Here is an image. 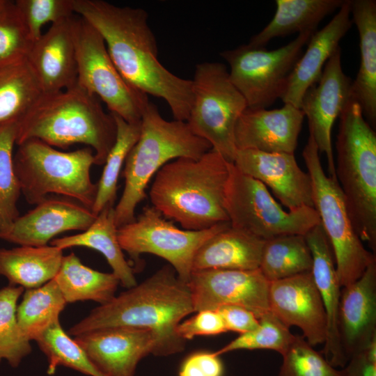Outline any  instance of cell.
Returning <instances> with one entry per match:
<instances>
[{
  "mask_svg": "<svg viewBox=\"0 0 376 376\" xmlns=\"http://www.w3.org/2000/svg\"><path fill=\"white\" fill-rule=\"evenodd\" d=\"M195 312L191 292L169 264L132 288L100 305L68 331L77 336L93 330L127 327L151 330L156 338L152 354L167 357L184 351L186 340L178 324Z\"/></svg>",
  "mask_w": 376,
  "mask_h": 376,
  "instance_id": "cell-2",
  "label": "cell"
},
{
  "mask_svg": "<svg viewBox=\"0 0 376 376\" xmlns=\"http://www.w3.org/2000/svg\"><path fill=\"white\" fill-rule=\"evenodd\" d=\"M211 149L186 121L165 120L150 101L141 117L139 137L124 164V189L114 207L116 226L134 221L136 206L146 198L148 183L162 166L180 157L198 159Z\"/></svg>",
  "mask_w": 376,
  "mask_h": 376,
  "instance_id": "cell-5",
  "label": "cell"
},
{
  "mask_svg": "<svg viewBox=\"0 0 376 376\" xmlns=\"http://www.w3.org/2000/svg\"><path fill=\"white\" fill-rule=\"evenodd\" d=\"M313 33H299L286 45L272 51L246 44L220 53L230 66V81L245 99L247 108L266 109L282 97L303 47Z\"/></svg>",
  "mask_w": 376,
  "mask_h": 376,
  "instance_id": "cell-13",
  "label": "cell"
},
{
  "mask_svg": "<svg viewBox=\"0 0 376 376\" xmlns=\"http://www.w3.org/2000/svg\"><path fill=\"white\" fill-rule=\"evenodd\" d=\"M281 356L278 376H345L342 370L333 366L303 336L295 335Z\"/></svg>",
  "mask_w": 376,
  "mask_h": 376,
  "instance_id": "cell-39",
  "label": "cell"
},
{
  "mask_svg": "<svg viewBox=\"0 0 376 376\" xmlns=\"http://www.w3.org/2000/svg\"><path fill=\"white\" fill-rule=\"evenodd\" d=\"M67 304L54 279L40 287L26 289L17 308V322L23 335L30 341L35 340L59 320Z\"/></svg>",
  "mask_w": 376,
  "mask_h": 376,
  "instance_id": "cell-33",
  "label": "cell"
},
{
  "mask_svg": "<svg viewBox=\"0 0 376 376\" xmlns=\"http://www.w3.org/2000/svg\"><path fill=\"white\" fill-rule=\"evenodd\" d=\"M96 217L91 209L73 199L47 196L19 216L0 238L20 246H45L63 232L86 230Z\"/></svg>",
  "mask_w": 376,
  "mask_h": 376,
  "instance_id": "cell-19",
  "label": "cell"
},
{
  "mask_svg": "<svg viewBox=\"0 0 376 376\" xmlns=\"http://www.w3.org/2000/svg\"><path fill=\"white\" fill-rule=\"evenodd\" d=\"M73 34L77 84L103 102L110 113L129 123H138L150 100L132 86L113 62L100 34L75 15Z\"/></svg>",
  "mask_w": 376,
  "mask_h": 376,
  "instance_id": "cell-11",
  "label": "cell"
},
{
  "mask_svg": "<svg viewBox=\"0 0 376 376\" xmlns=\"http://www.w3.org/2000/svg\"><path fill=\"white\" fill-rule=\"evenodd\" d=\"M352 22L359 35L360 66L352 82V97L372 128L376 125V1L351 0Z\"/></svg>",
  "mask_w": 376,
  "mask_h": 376,
  "instance_id": "cell-25",
  "label": "cell"
},
{
  "mask_svg": "<svg viewBox=\"0 0 376 376\" xmlns=\"http://www.w3.org/2000/svg\"><path fill=\"white\" fill-rule=\"evenodd\" d=\"M74 16L51 24L33 42L26 58L44 93L63 91L77 83Z\"/></svg>",
  "mask_w": 376,
  "mask_h": 376,
  "instance_id": "cell-21",
  "label": "cell"
},
{
  "mask_svg": "<svg viewBox=\"0 0 376 376\" xmlns=\"http://www.w3.org/2000/svg\"><path fill=\"white\" fill-rule=\"evenodd\" d=\"M33 44L15 2L7 1L0 11V68L26 59Z\"/></svg>",
  "mask_w": 376,
  "mask_h": 376,
  "instance_id": "cell-40",
  "label": "cell"
},
{
  "mask_svg": "<svg viewBox=\"0 0 376 376\" xmlns=\"http://www.w3.org/2000/svg\"><path fill=\"white\" fill-rule=\"evenodd\" d=\"M230 163L212 149L198 159L169 162L151 185L152 206L185 230H201L229 221L224 201Z\"/></svg>",
  "mask_w": 376,
  "mask_h": 376,
  "instance_id": "cell-3",
  "label": "cell"
},
{
  "mask_svg": "<svg viewBox=\"0 0 376 376\" xmlns=\"http://www.w3.org/2000/svg\"><path fill=\"white\" fill-rule=\"evenodd\" d=\"M230 226L226 221L201 230L181 229L147 205L134 221L118 228L117 234L120 246L129 255L135 272L140 267V256L150 253L166 260L178 276L188 283L198 248Z\"/></svg>",
  "mask_w": 376,
  "mask_h": 376,
  "instance_id": "cell-12",
  "label": "cell"
},
{
  "mask_svg": "<svg viewBox=\"0 0 376 376\" xmlns=\"http://www.w3.org/2000/svg\"><path fill=\"white\" fill-rule=\"evenodd\" d=\"M17 10L33 42L42 36V28L75 15L73 0H17Z\"/></svg>",
  "mask_w": 376,
  "mask_h": 376,
  "instance_id": "cell-41",
  "label": "cell"
},
{
  "mask_svg": "<svg viewBox=\"0 0 376 376\" xmlns=\"http://www.w3.org/2000/svg\"><path fill=\"white\" fill-rule=\"evenodd\" d=\"M19 122L0 125V237L19 216L17 202L20 187L13 166Z\"/></svg>",
  "mask_w": 376,
  "mask_h": 376,
  "instance_id": "cell-36",
  "label": "cell"
},
{
  "mask_svg": "<svg viewBox=\"0 0 376 376\" xmlns=\"http://www.w3.org/2000/svg\"><path fill=\"white\" fill-rule=\"evenodd\" d=\"M17 146L14 171L28 203L37 205L55 194L92 209L97 187L91 179L95 155L90 147L62 152L37 139Z\"/></svg>",
  "mask_w": 376,
  "mask_h": 376,
  "instance_id": "cell-7",
  "label": "cell"
},
{
  "mask_svg": "<svg viewBox=\"0 0 376 376\" xmlns=\"http://www.w3.org/2000/svg\"><path fill=\"white\" fill-rule=\"evenodd\" d=\"M341 370L345 376H376V337L352 356Z\"/></svg>",
  "mask_w": 376,
  "mask_h": 376,
  "instance_id": "cell-45",
  "label": "cell"
},
{
  "mask_svg": "<svg viewBox=\"0 0 376 376\" xmlns=\"http://www.w3.org/2000/svg\"><path fill=\"white\" fill-rule=\"evenodd\" d=\"M67 303L93 301L104 304L115 296L118 279L113 273L95 270L84 265L74 253L63 256L53 279Z\"/></svg>",
  "mask_w": 376,
  "mask_h": 376,
  "instance_id": "cell-30",
  "label": "cell"
},
{
  "mask_svg": "<svg viewBox=\"0 0 376 376\" xmlns=\"http://www.w3.org/2000/svg\"><path fill=\"white\" fill-rule=\"evenodd\" d=\"M224 365L214 352L201 351L188 356L182 362L179 376H223Z\"/></svg>",
  "mask_w": 376,
  "mask_h": 376,
  "instance_id": "cell-43",
  "label": "cell"
},
{
  "mask_svg": "<svg viewBox=\"0 0 376 376\" xmlns=\"http://www.w3.org/2000/svg\"><path fill=\"white\" fill-rule=\"evenodd\" d=\"M302 156L311 179L313 208L331 244L340 285L345 287L359 279L376 256L357 234L338 182L326 175L311 133Z\"/></svg>",
  "mask_w": 376,
  "mask_h": 376,
  "instance_id": "cell-8",
  "label": "cell"
},
{
  "mask_svg": "<svg viewBox=\"0 0 376 376\" xmlns=\"http://www.w3.org/2000/svg\"><path fill=\"white\" fill-rule=\"evenodd\" d=\"M113 115L117 127L116 139L107 157L102 173L97 183L96 197L91 209L96 215L107 205H114L122 167L141 132V121L129 123L116 114Z\"/></svg>",
  "mask_w": 376,
  "mask_h": 376,
  "instance_id": "cell-34",
  "label": "cell"
},
{
  "mask_svg": "<svg viewBox=\"0 0 376 376\" xmlns=\"http://www.w3.org/2000/svg\"><path fill=\"white\" fill-rule=\"evenodd\" d=\"M192 102L187 123L191 132L206 140L228 162H234L235 127L247 108L245 99L231 82L226 66L219 62L196 65Z\"/></svg>",
  "mask_w": 376,
  "mask_h": 376,
  "instance_id": "cell-9",
  "label": "cell"
},
{
  "mask_svg": "<svg viewBox=\"0 0 376 376\" xmlns=\"http://www.w3.org/2000/svg\"><path fill=\"white\" fill-rule=\"evenodd\" d=\"M221 315L228 331L242 334L256 329L259 319L251 311L239 306L226 305L215 310Z\"/></svg>",
  "mask_w": 376,
  "mask_h": 376,
  "instance_id": "cell-44",
  "label": "cell"
},
{
  "mask_svg": "<svg viewBox=\"0 0 376 376\" xmlns=\"http://www.w3.org/2000/svg\"><path fill=\"white\" fill-rule=\"evenodd\" d=\"M340 117L336 175L352 226L376 252V134L350 100Z\"/></svg>",
  "mask_w": 376,
  "mask_h": 376,
  "instance_id": "cell-6",
  "label": "cell"
},
{
  "mask_svg": "<svg viewBox=\"0 0 376 376\" xmlns=\"http://www.w3.org/2000/svg\"><path fill=\"white\" fill-rule=\"evenodd\" d=\"M42 93L26 59L0 68V125L19 121Z\"/></svg>",
  "mask_w": 376,
  "mask_h": 376,
  "instance_id": "cell-32",
  "label": "cell"
},
{
  "mask_svg": "<svg viewBox=\"0 0 376 376\" xmlns=\"http://www.w3.org/2000/svg\"><path fill=\"white\" fill-rule=\"evenodd\" d=\"M7 3V0H0V11L5 6Z\"/></svg>",
  "mask_w": 376,
  "mask_h": 376,
  "instance_id": "cell-46",
  "label": "cell"
},
{
  "mask_svg": "<svg viewBox=\"0 0 376 376\" xmlns=\"http://www.w3.org/2000/svg\"><path fill=\"white\" fill-rule=\"evenodd\" d=\"M265 241L230 226L198 248L193 259L192 272L258 269Z\"/></svg>",
  "mask_w": 376,
  "mask_h": 376,
  "instance_id": "cell-26",
  "label": "cell"
},
{
  "mask_svg": "<svg viewBox=\"0 0 376 376\" xmlns=\"http://www.w3.org/2000/svg\"><path fill=\"white\" fill-rule=\"evenodd\" d=\"M224 207L232 228L267 240L281 235H305L320 223L313 207L285 211L260 181L241 172L233 162Z\"/></svg>",
  "mask_w": 376,
  "mask_h": 376,
  "instance_id": "cell-10",
  "label": "cell"
},
{
  "mask_svg": "<svg viewBox=\"0 0 376 376\" xmlns=\"http://www.w3.org/2000/svg\"><path fill=\"white\" fill-rule=\"evenodd\" d=\"M352 82L343 71L339 47L328 59L317 83L311 86L301 100V109L308 120L319 152L327 159L329 176L337 180L331 145V129L347 102L352 99Z\"/></svg>",
  "mask_w": 376,
  "mask_h": 376,
  "instance_id": "cell-15",
  "label": "cell"
},
{
  "mask_svg": "<svg viewBox=\"0 0 376 376\" xmlns=\"http://www.w3.org/2000/svg\"><path fill=\"white\" fill-rule=\"evenodd\" d=\"M270 311L288 328H299L313 347L327 337L326 312L311 272L270 282Z\"/></svg>",
  "mask_w": 376,
  "mask_h": 376,
  "instance_id": "cell-17",
  "label": "cell"
},
{
  "mask_svg": "<svg viewBox=\"0 0 376 376\" xmlns=\"http://www.w3.org/2000/svg\"><path fill=\"white\" fill-rule=\"evenodd\" d=\"M304 237L313 258L311 272L327 315V332L322 355L335 368H343L347 361L340 345L338 328L342 287L332 249L320 223L313 227Z\"/></svg>",
  "mask_w": 376,
  "mask_h": 376,
  "instance_id": "cell-23",
  "label": "cell"
},
{
  "mask_svg": "<svg viewBox=\"0 0 376 376\" xmlns=\"http://www.w3.org/2000/svg\"><path fill=\"white\" fill-rule=\"evenodd\" d=\"M188 285L195 312L235 305L251 311L260 319L270 311V282L258 269L193 271Z\"/></svg>",
  "mask_w": 376,
  "mask_h": 376,
  "instance_id": "cell-14",
  "label": "cell"
},
{
  "mask_svg": "<svg viewBox=\"0 0 376 376\" xmlns=\"http://www.w3.org/2000/svg\"><path fill=\"white\" fill-rule=\"evenodd\" d=\"M295 338L290 329L285 327L271 311L259 319L258 327L238 337L219 350L217 356L240 350H270L281 355L286 351Z\"/></svg>",
  "mask_w": 376,
  "mask_h": 376,
  "instance_id": "cell-38",
  "label": "cell"
},
{
  "mask_svg": "<svg viewBox=\"0 0 376 376\" xmlns=\"http://www.w3.org/2000/svg\"><path fill=\"white\" fill-rule=\"evenodd\" d=\"M312 254L304 235H285L265 241L258 269L269 282L311 272Z\"/></svg>",
  "mask_w": 376,
  "mask_h": 376,
  "instance_id": "cell-31",
  "label": "cell"
},
{
  "mask_svg": "<svg viewBox=\"0 0 376 376\" xmlns=\"http://www.w3.org/2000/svg\"><path fill=\"white\" fill-rule=\"evenodd\" d=\"M63 251L52 245L0 249V275L8 279L9 285L24 289L40 287L56 275Z\"/></svg>",
  "mask_w": 376,
  "mask_h": 376,
  "instance_id": "cell-28",
  "label": "cell"
},
{
  "mask_svg": "<svg viewBox=\"0 0 376 376\" xmlns=\"http://www.w3.org/2000/svg\"><path fill=\"white\" fill-rule=\"evenodd\" d=\"M338 328L347 361L376 337V260L356 281L342 288Z\"/></svg>",
  "mask_w": 376,
  "mask_h": 376,
  "instance_id": "cell-22",
  "label": "cell"
},
{
  "mask_svg": "<svg viewBox=\"0 0 376 376\" xmlns=\"http://www.w3.org/2000/svg\"><path fill=\"white\" fill-rule=\"evenodd\" d=\"M234 165L269 187L288 210L313 207L311 177L299 166L294 154L237 150Z\"/></svg>",
  "mask_w": 376,
  "mask_h": 376,
  "instance_id": "cell-18",
  "label": "cell"
},
{
  "mask_svg": "<svg viewBox=\"0 0 376 376\" xmlns=\"http://www.w3.org/2000/svg\"><path fill=\"white\" fill-rule=\"evenodd\" d=\"M35 341L46 356L47 373L53 375L64 366L88 376H102L90 361L84 350L63 329L60 320L47 329Z\"/></svg>",
  "mask_w": 376,
  "mask_h": 376,
  "instance_id": "cell-35",
  "label": "cell"
},
{
  "mask_svg": "<svg viewBox=\"0 0 376 376\" xmlns=\"http://www.w3.org/2000/svg\"><path fill=\"white\" fill-rule=\"evenodd\" d=\"M114 207L113 205H107L86 230L53 239L51 245L62 250L73 246H84L99 251L105 257L120 284L128 289L137 284L135 270L126 260L118 240Z\"/></svg>",
  "mask_w": 376,
  "mask_h": 376,
  "instance_id": "cell-27",
  "label": "cell"
},
{
  "mask_svg": "<svg viewBox=\"0 0 376 376\" xmlns=\"http://www.w3.org/2000/svg\"><path fill=\"white\" fill-rule=\"evenodd\" d=\"M343 0H276V10L270 22L253 36L249 43L265 47L273 38L295 33L315 32L319 23L340 8Z\"/></svg>",
  "mask_w": 376,
  "mask_h": 376,
  "instance_id": "cell-29",
  "label": "cell"
},
{
  "mask_svg": "<svg viewBox=\"0 0 376 376\" xmlns=\"http://www.w3.org/2000/svg\"><path fill=\"white\" fill-rule=\"evenodd\" d=\"M351 1L345 0L338 12L322 29L315 31L307 42V49L295 63L281 98L284 104L300 109L306 91L320 79L323 66L340 47V40L351 28Z\"/></svg>",
  "mask_w": 376,
  "mask_h": 376,
  "instance_id": "cell-24",
  "label": "cell"
},
{
  "mask_svg": "<svg viewBox=\"0 0 376 376\" xmlns=\"http://www.w3.org/2000/svg\"><path fill=\"white\" fill-rule=\"evenodd\" d=\"M226 331L221 315L215 310L198 311L180 322L176 328L178 335L186 341L198 336H215Z\"/></svg>",
  "mask_w": 376,
  "mask_h": 376,
  "instance_id": "cell-42",
  "label": "cell"
},
{
  "mask_svg": "<svg viewBox=\"0 0 376 376\" xmlns=\"http://www.w3.org/2000/svg\"><path fill=\"white\" fill-rule=\"evenodd\" d=\"M73 4L75 13L100 34L124 79L147 95L166 101L174 120L187 121L192 81L174 75L158 60L157 40L148 13L102 0H73Z\"/></svg>",
  "mask_w": 376,
  "mask_h": 376,
  "instance_id": "cell-1",
  "label": "cell"
},
{
  "mask_svg": "<svg viewBox=\"0 0 376 376\" xmlns=\"http://www.w3.org/2000/svg\"><path fill=\"white\" fill-rule=\"evenodd\" d=\"M24 290L12 285L0 289V363L6 360L13 368L18 367L32 351L17 318V302Z\"/></svg>",
  "mask_w": 376,
  "mask_h": 376,
  "instance_id": "cell-37",
  "label": "cell"
},
{
  "mask_svg": "<svg viewBox=\"0 0 376 376\" xmlns=\"http://www.w3.org/2000/svg\"><path fill=\"white\" fill-rule=\"evenodd\" d=\"M116 123L101 100L77 83L55 93H42L19 121L16 144L39 139L52 147L67 148L83 143L94 152L95 164L104 165L115 143Z\"/></svg>",
  "mask_w": 376,
  "mask_h": 376,
  "instance_id": "cell-4",
  "label": "cell"
},
{
  "mask_svg": "<svg viewBox=\"0 0 376 376\" xmlns=\"http://www.w3.org/2000/svg\"><path fill=\"white\" fill-rule=\"evenodd\" d=\"M304 116L290 104L272 110L246 108L235 127L237 150L294 154Z\"/></svg>",
  "mask_w": 376,
  "mask_h": 376,
  "instance_id": "cell-20",
  "label": "cell"
},
{
  "mask_svg": "<svg viewBox=\"0 0 376 376\" xmlns=\"http://www.w3.org/2000/svg\"><path fill=\"white\" fill-rule=\"evenodd\" d=\"M74 339L102 376H137L138 363L156 343L151 330L127 327L96 329Z\"/></svg>",
  "mask_w": 376,
  "mask_h": 376,
  "instance_id": "cell-16",
  "label": "cell"
}]
</instances>
